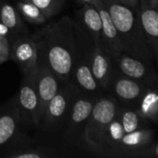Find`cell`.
<instances>
[{
	"instance_id": "1",
	"label": "cell",
	"mask_w": 158,
	"mask_h": 158,
	"mask_svg": "<svg viewBox=\"0 0 158 158\" xmlns=\"http://www.w3.org/2000/svg\"><path fill=\"white\" fill-rule=\"evenodd\" d=\"M32 40L37 48V66L49 69L60 82H69L75 52L72 19L64 16L47 24Z\"/></svg>"
},
{
	"instance_id": "2",
	"label": "cell",
	"mask_w": 158,
	"mask_h": 158,
	"mask_svg": "<svg viewBox=\"0 0 158 158\" xmlns=\"http://www.w3.org/2000/svg\"><path fill=\"white\" fill-rule=\"evenodd\" d=\"M118 31L121 52L152 62L153 53L144 38L138 14V6L131 8L114 0H104Z\"/></svg>"
},
{
	"instance_id": "3",
	"label": "cell",
	"mask_w": 158,
	"mask_h": 158,
	"mask_svg": "<svg viewBox=\"0 0 158 158\" xmlns=\"http://www.w3.org/2000/svg\"><path fill=\"white\" fill-rule=\"evenodd\" d=\"M119 110L118 101L112 96H99L84 125V140L91 147L103 150V139L109 123Z\"/></svg>"
},
{
	"instance_id": "4",
	"label": "cell",
	"mask_w": 158,
	"mask_h": 158,
	"mask_svg": "<svg viewBox=\"0 0 158 158\" xmlns=\"http://www.w3.org/2000/svg\"><path fill=\"white\" fill-rule=\"evenodd\" d=\"M79 93L80 91L72 82H67L63 87H59L57 93L48 103L39 127L51 131L68 121L72 104Z\"/></svg>"
},
{
	"instance_id": "5",
	"label": "cell",
	"mask_w": 158,
	"mask_h": 158,
	"mask_svg": "<svg viewBox=\"0 0 158 158\" xmlns=\"http://www.w3.org/2000/svg\"><path fill=\"white\" fill-rule=\"evenodd\" d=\"M148 88L144 83L121 74L114 67L108 92L118 101L119 106L136 110L141 98Z\"/></svg>"
},
{
	"instance_id": "6",
	"label": "cell",
	"mask_w": 158,
	"mask_h": 158,
	"mask_svg": "<svg viewBox=\"0 0 158 158\" xmlns=\"http://www.w3.org/2000/svg\"><path fill=\"white\" fill-rule=\"evenodd\" d=\"M110 56L115 69L121 74L141 81L148 87H156L157 77L152 62L139 59L123 52Z\"/></svg>"
},
{
	"instance_id": "7",
	"label": "cell",
	"mask_w": 158,
	"mask_h": 158,
	"mask_svg": "<svg viewBox=\"0 0 158 158\" xmlns=\"http://www.w3.org/2000/svg\"><path fill=\"white\" fill-rule=\"evenodd\" d=\"M18 108L19 121L39 127V99L35 88L34 73L23 77L18 95Z\"/></svg>"
},
{
	"instance_id": "8",
	"label": "cell",
	"mask_w": 158,
	"mask_h": 158,
	"mask_svg": "<svg viewBox=\"0 0 158 158\" xmlns=\"http://www.w3.org/2000/svg\"><path fill=\"white\" fill-rule=\"evenodd\" d=\"M9 56L19 67L23 77L32 75L37 68V48L32 38L19 37L9 47Z\"/></svg>"
},
{
	"instance_id": "9",
	"label": "cell",
	"mask_w": 158,
	"mask_h": 158,
	"mask_svg": "<svg viewBox=\"0 0 158 158\" xmlns=\"http://www.w3.org/2000/svg\"><path fill=\"white\" fill-rule=\"evenodd\" d=\"M35 88L39 99V126L45 108L59 89V80L46 67L38 65L34 72Z\"/></svg>"
},
{
	"instance_id": "10",
	"label": "cell",
	"mask_w": 158,
	"mask_h": 158,
	"mask_svg": "<svg viewBox=\"0 0 158 158\" xmlns=\"http://www.w3.org/2000/svg\"><path fill=\"white\" fill-rule=\"evenodd\" d=\"M91 3L94 5L99 11L102 21V35L99 46L103 48L109 56H115L121 53L118 31L104 3V0H93Z\"/></svg>"
},
{
	"instance_id": "11",
	"label": "cell",
	"mask_w": 158,
	"mask_h": 158,
	"mask_svg": "<svg viewBox=\"0 0 158 158\" xmlns=\"http://www.w3.org/2000/svg\"><path fill=\"white\" fill-rule=\"evenodd\" d=\"M97 97L90 96L79 93L75 98L71 110L67 121V136L71 137L77 134L81 128H84V125L91 115L94 105Z\"/></svg>"
},
{
	"instance_id": "12",
	"label": "cell",
	"mask_w": 158,
	"mask_h": 158,
	"mask_svg": "<svg viewBox=\"0 0 158 158\" xmlns=\"http://www.w3.org/2000/svg\"><path fill=\"white\" fill-rule=\"evenodd\" d=\"M138 14L146 43L156 57L158 51V9L153 8L148 0H140Z\"/></svg>"
},
{
	"instance_id": "13",
	"label": "cell",
	"mask_w": 158,
	"mask_h": 158,
	"mask_svg": "<svg viewBox=\"0 0 158 158\" xmlns=\"http://www.w3.org/2000/svg\"><path fill=\"white\" fill-rule=\"evenodd\" d=\"M91 70L102 93L108 92L114 65L111 56L100 46H95L91 56Z\"/></svg>"
},
{
	"instance_id": "14",
	"label": "cell",
	"mask_w": 158,
	"mask_h": 158,
	"mask_svg": "<svg viewBox=\"0 0 158 158\" xmlns=\"http://www.w3.org/2000/svg\"><path fill=\"white\" fill-rule=\"evenodd\" d=\"M79 26L89 36L95 46H99L102 35V21L99 11L92 3L82 5L78 14Z\"/></svg>"
},
{
	"instance_id": "15",
	"label": "cell",
	"mask_w": 158,
	"mask_h": 158,
	"mask_svg": "<svg viewBox=\"0 0 158 158\" xmlns=\"http://www.w3.org/2000/svg\"><path fill=\"white\" fill-rule=\"evenodd\" d=\"M154 131L148 128H142L137 131L125 133L114 152L118 153H135L143 150L152 143Z\"/></svg>"
},
{
	"instance_id": "16",
	"label": "cell",
	"mask_w": 158,
	"mask_h": 158,
	"mask_svg": "<svg viewBox=\"0 0 158 158\" xmlns=\"http://www.w3.org/2000/svg\"><path fill=\"white\" fill-rule=\"evenodd\" d=\"M137 113L145 120L156 122L158 119V94L156 87H149L140 100Z\"/></svg>"
},
{
	"instance_id": "17",
	"label": "cell",
	"mask_w": 158,
	"mask_h": 158,
	"mask_svg": "<svg viewBox=\"0 0 158 158\" xmlns=\"http://www.w3.org/2000/svg\"><path fill=\"white\" fill-rule=\"evenodd\" d=\"M10 106L0 115V145L5 144L12 138L20 122L18 104Z\"/></svg>"
},
{
	"instance_id": "18",
	"label": "cell",
	"mask_w": 158,
	"mask_h": 158,
	"mask_svg": "<svg viewBox=\"0 0 158 158\" xmlns=\"http://www.w3.org/2000/svg\"><path fill=\"white\" fill-rule=\"evenodd\" d=\"M124 135L125 131L118 113L117 117L109 123L106 130L103 139V149L106 148L114 152Z\"/></svg>"
},
{
	"instance_id": "19",
	"label": "cell",
	"mask_w": 158,
	"mask_h": 158,
	"mask_svg": "<svg viewBox=\"0 0 158 158\" xmlns=\"http://www.w3.org/2000/svg\"><path fill=\"white\" fill-rule=\"evenodd\" d=\"M118 116L120 118V121L125 133H129L139 129L145 128V124L147 123V120L143 119L137 113V111L132 108L119 106Z\"/></svg>"
},
{
	"instance_id": "20",
	"label": "cell",
	"mask_w": 158,
	"mask_h": 158,
	"mask_svg": "<svg viewBox=\"0 0 158 158\" xmlns=\"http://www.w3.org/2000/svg\"><path fill=\"white\" fill-rule=\"evenodd\" d=\"M17 10L22 17L32 24H43L46 21V18L43 12L30 0L20 1L17 4Z\"/></svg>"
},
{
	"instance_id": "21",
	"label": "cell",
	"mask_w": 158,
	"mask_h": 158,
	"mask_svg": "<svg viewBox=\"0 0 158 158\" xmlns=\"http://www.w3.org/2000/svg\"><path fill=\"white\" fill-rule=\"evenodd\" d=\"M0 22L11 31H18L22 27L18 10L7 3L0 6Z\"/></svg>"
},
{
	"instance_id": "22",
	"label": "cell",
	"mask_w": 158,
	"mask_h": 158,
	"mask_svg": "<svg viewBox=\"0 0 158 158\" xmlns=\"http://www.w3.org/2000/svg\"><path fill=\"white\" fill-rule=\"evenodd\" d=\"M32 2L48 19L56 15L64 6L65 0H30Z\"/></svg>"
},
{
	"instance_id": "23",
	"label": "cell",
	"mask_w": 158,
	"mask_h": 158,
	"mask_svg": "<svg viewBox=\"0 0 158 158\" xmlns=\"http://www.w3.org/2000/svg\"><path fill=\"white\" fill-rule=\"evenodd\" d=\"M46 154L41 150H28L26 152L10 155L9 156L12 158H43L46 157Z\"/></svg>"
},
{
	"instance_id": "24",
	"label": "cell",
	"mask_w": 158,
	"mask_h": 158,
	"mask_svg": "<svg viewBox=\"0 0 158 158\" xmlns=\"http://www.w3.org/2000/svg\"><path fill=\"white\" fill-rule=\"evenodd\" d=\"M9 43H0V62L3 63L9 58Z\"/></svg>"
},
{
	"instance_id": "25",
	"label": "cell",
	"mask_w": 158,
	"mask_h": 158,
	"mask_svg": "<svg viewBox=\"0 0 158 158\" xmlns=\"http://www.w3.org/2000/svg\"><path fill=\"white\" fill-rule=\"evenodd\" d=\"M116 2H118V4L131 7V8H135L139 6L140 0H114Z\"/></svg>"
},
{
	"instance_id": "26",
	"label": "cell",
	"mask_w": 158,
	"mask_h": 158,
	"mask_svg": "<svg viewBox=\"0 0 158 158\" xmlns=\"http://www.w3.org/2000/svg\"><path fill=\"white\" fill-rule=\"evenodd\" d=\"M11 32V30H9L6 25H4L2 22H0V35L6 38V36Z\"/></svg>"
},
{
	"instance_id": "27",
	"label": "cell",
	"mask_w": 158,
	"mask_h": 158,
	"mask_svg": "<svg viewBox=\"0 0 158 158\" xmlns=\"http://www.w3.org/2000/svg\"><path fill=\"white\" fill-rule=\"evenodd\" d=\"M148 3L153 8L158 9V0H148Z\"/></svg>"
},
{
	"instance_id": "28",
	"label": "cell",
	"mask_w": 158,
	"mask_h": 158,
	"mask_svg": "<svg viewBox=\"0 0 158 158\" xmlns=\"http://www.w3.org/2000/svg\"><path fill=\"white\" fill-rule=\"evenodd\" d=\"M79 4H81V5H84V4H87V3H91L93 0H77Z\"/></svg>"
},
{
	"instance_id": "29",
	"label": "cell",
	"mask_w": 158,
	"mask_h": 158,
	"mask_svg": "<svg viewBox=\"0 0 158 158\" xmlns=\"http://www.w3.org/2000/svg\"><path fill=\"white\" fill-rule=\"evenodd\" d=\"M0 43H8V40H7V38L0 35Z\"/></svg>"
},
{
	"instance_id": "30",
	"label": "cell",
	"mask_w": 158,
	"mask_h": 158,
	"mask_svg": "<svg viewBox=\"0 0 158 158\" xmlns=\"http://www.w3.org/2000/svg\"><path fill=\"white\" fill-rule=\"evenodd\" d=\"M0 64H1V62H0Z\"/></svg>"
},
{
	"instance_id": "31",
	"label": "cell",
	"mask_w": 158,
	"mask_h": 158,
	"mask_svg": "<svg viewBox=\"0 0 158 158\" xmlns=\"http://www.w3.org/2000/svg\"><path fill=\"white\" fill-rule=\"evenodd\" d=\"M22 1H24V0H22Z\"/></svg>"
}]
</instances>
